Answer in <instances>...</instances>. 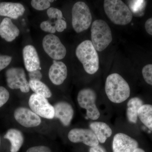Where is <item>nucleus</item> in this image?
<instances>
[{
    "instance_id": "nucleus-1",
    "label": "nucleus",
    "mask_w": 152,
    "mask_h": 152,
    "mask_svg": "<svg viewBox=\"0 0 152 152\" xmlns=\"http://www.w3.org/2000/svg\"><path fill=\"white\" fill-rule=\"evenodd\" d=\"M105 90L109 100L114 103L123 102L130 95V88L127 82L118 73L112 74L108 76Z\"/></svg>"
},
{
    "instance_id": "nucleus-2",
    "label": "nucleus",
    "mask_w": 152,
    "mask_h": 152,
    "mask_svg": "<svg viewBox=\"0 0 152 152\" xmlns=\"http://www.w3.org/2000/svg\"><path fill=\"white\" fill-rule=\"evenodd\" d=\"M104 10L107 16L115 24L125 26L132 20L133 15L126 4L120 0H105Z\"/></svg>"
},
{
    "instance_id": "nucleus-3",
    "label": "nucleus",
    "mask_w": 152,
    "mask_h": 152,
    "mask_svg": "<svg viewBox=\"0 0 152 152\" xmlns=\"http://www.w3.org/2000/svg\"><path fill=\"white\" fill-rule=\"evenodd\" d=\"M76 55L87 73L93 75L97 72L99 56L91 41L86 40L81 43L76 48Z\"/></svg>"
},
{
    "instance_id": "nucleus-4",
    "label": "nucleus",
    "mask_w": 152,
    "mask_h": 152,
    "mask_svg": "<svg viewBox=\"0 0 152 152\" xmlns=\"http://www.w3.org/2000/svg\"><path fill=\"white\" fill-rule=\"evenodd\" d=\"M91 38L95 49L99 52L103 51L113 40L111 30L109 25L103 20H96L92 24Z\"/></svg>"
},
{
    "instance_id": "nucleus-5",
    "label": "nucleus",
    "mask_w": 152,
    "mask_h": 152,
    "mask_svg": "<svg viewBox=\"0 0 152 152\" xmlns=\"http://www.w3.org/2000/svg\"><path fill=\"white\" fill-rule=\"evenodd\" d=\"M72 25L77 33L82 32L89 28L92 22V15L89 7L83 2L79 1L72 9Z\"/></svg>"
},
{
    "instance_id": "nucleus-6",
    "label": "nucleus",
    "mask_w": 152,
    "mask_h": 152,
    "mask_svg": "<svg viewBox=\"0 0 152 152\" xmlns=\"http://www.w3.org/2000/svg\"><path fill=\"white\" fill-rule=\"evenodd\" d=\"M77 101L79 106L86 110L87 117L91 120H97L100 113L96 105V94L94 90L87 88L79 92Z\"/></svg>"
},
{
    "instance_id": "nucleus-7",
    "label": "nucleus",
    "mask_w": 152,
    "mask_h": 152,
    "mask_svg": "<svg viewBox=\"0 0 152 152\" xmlns=\"http://www.w3.org/2000/svg\"><path fill=\"white\" fill-rule=\"evenodd\" d=\"M7 84L12 89H20L23 93L30 91L29 82L27 80L24 70L21 67H12L5 73Z\"/></svg>"
},
{
    "instance_id": "nucleus-8",
    "label": "nucleus",
    "mask_w": 152,
    "mask_h": 152,
    "mask_svg": "<svg viewBox=\"0 0 152 152\" xmlns=\"http://www.w3.org/2000/svg\"><path fill=\"white\" fill-rule=\"evenodd\" d=\"M28 104L31 110L40 117L48 119L54 118V108L46 98L33 94L30 96Z\"/></svg>"
},
{
    "instance_id": "nucleus-9",
    "label": "nucleus",
    "mask_w": 152,
    "mask_h": 152,
    "mask_svg": "<svg viewBox=\"0 0 152 152\" xmlns=\"http://www.w3.org/2000/svg\"><path fill=\"white\" fill-rule=\"evenodd\" d=\"M43 48L49 56L54 60L62 59L66 54V49L57 36L49 34L43 39Z\"/></svg>"
},
{
    "instance_id": "nucleus-10",
    "label": "nucleus",
    "mask_w": 152,
    "mask_h": 152,
    "mask_svg": "<svg viewBox=\"0 0 152 152\" xmlns=\"http://www.w3.org/2000/svg\"><path fill=\"white\" fill-rule=\"evenodd\" d=\"M68 138L73 143L82 142L91 147L96 146L99 144L95 134L91 130L82 128H75L69 131Z\"/></svg>"
},
{
    "instance_id": "nucleus-11",
    "label": "nucleus",
    "mask_w": 152,
    "mask_h": 152,
    "mask_svg": "<svg viewBox=\"0 0 152 152\" xmlns=\"http://www.w3.org/2000/svg\"><path fill=\"white\" fill-rule=\"evenodd\" d=\"M14 115L18 123L25 127H35L42 123L40 117L31 110L25 107H20L16 109Z\"/></svg>"
},
{
    "instance_id": "nucleus-12",
    "label": "nucleus",
    "mask_w": 152,
    "mask_h": 152,
    "mask_svg": "<svg viewBox=\"0 0 152 152\" xmlns=\"http://www.w3.org/2000/svg\"><path fill=\"white\" fill-rule=\"evenodd\" d=\"M138 147L137 141L126 134L118 133L114 136L113 142V152H133Z\"/></svg>"
},
{
    "instance_id": "nucleus-13",
    "label": "nucleus",
    "mask_w": 152,
    "mask_h": 152,
    "mask_svg": "<svg viewBox=\"0 0 152 152\" xmlns=\"http://www.w3.org/2000/svg\"><path fill=\"white\" fill-rule=\"evenodd\" d=\"M55 110L54 118L58 119L65 126L70 125L73 118L74 109L70 104L66 102H59L53 106Z\"/></svg>"
},
{
    "instance_id": "nucleus-14",
    "label": "nucleus",
    "mask_w": 152,
    "mask_h": 152,
    "mask_svg": "<svg viewBox=\"0 0 152 152\" xmlns=\"http://www.w3.org/2000/svg\"><path fill=\"white\" fill-rule=\"evenodd\" d=\"M68 75L67 68L64 63L54 60L50 68L49 77L53 84L59 86L63 83Z\"/></svg>"
},
{
    "instance_id": "nucleus-15",
    "label": "nucleus",
    "mask_w": 152,
    "mask_h": 152,
    "mask_svg": "<svg viewBox=\"0 0 152 152\" xmlns=\"http://www.w3.org/2000/svg\"><path fill=\"white\" fill-rule=\"evenodd\" d=\"M23 58L26 69L28 72L39 69L40 61L35 48L31 45L26 46L23 50Z\"/></svg>"
},
{
    "instance_id": "nucleus-16",
    "label": "nucleus",
    "mask_w": 152,
    "mask_h": 152,
    "mask_svg": "<svg viewBox=\"0 0 152 152\" xmlns=\"http://www.w3.org/2000/svg\"><path fill=\"white\" fill-rule=\"evenodd\" d=\"M25 9L22 4L19 3H0V16L17 19L24 14Z\"/></svg>"
},
{
    "instance_id": "nucleus-17",
    "label": "nucleus",
    "mask_w": 152,
    "mask_h": 152,
    "mask_svg": "<svg viewBox=\"0 0 152 152\" xmlns=\"http://www.w3.org/2000/svg\"><path fill=\"white\" fill-rule=\"evenodd\" d=\"M20 33L18 28L9 18H5L0 24V36L7 42H12Z\"/></svg>"
},
{
    "instance_id": "nucleus-18",
    "label": "nucleus",
    "mask_w": 152,
    "mask_h": 152,
    "mask_svg": "<svg viewBox=\"0 0 152 152\" xmlns=\"http://www.w3.org/2000/svg\"><path fill=\"white\" fill-rule=\"evenodd\" d=\"M90 127L101 143L105 142L107 139L112 135V129L106 123L94 122L91 123Z\"/></svg>"
},
{
    "instance_id": "nucleus-19",
    "label": "nucleus",
    "mask_w": 152,
    "mask_h": 152,
    "mask_svg": "<svg viewBox=\"0 0 152 152\" xmlns=\"http://www.w3.org/2000/svg\"><path fill=\"white\" fill-rule=\"evenodd\" d=\"M4 138L9 140L11 143V152H18L24 141L23 135L20 131L16 129H10L7 131Z\"/></svg>"
},
{
    "instance_id": "nucleus-20",
    "label": "nucleus",
    "mask_w": 152,
    "mask_h": 152,
    "mask_svg": "<svg viewBox=\"0 0 152 152\" xmlns=\"http://www.w3.org/2000/svg\"><path fill=\"white\" fill-rule=\"evenodd\" d=\"M143 105V101L138 97L132 98L128 102L126 113L128 119L130 122L137 123L139 109Z\"/></svg>"
},
{
    "instance_id": "nucleus-21",
    "label": "nucleus",
    "mask_w": 152,
    "mask_h": 152,
    "mask_svg": "<svg viewBox=\"0 0 152 152\" xmlns=\"http://www.w3.org/2000/svg\"><path fill=\"white\" fill-rule=\"evenodd\" d=\"M138 116L141 121L152 131V105H143L139 109Z\"/></svg>"
},
{
    "instance_id": "nucleus-22",
    "label": "nucleus",
    "mask_w": 152,
    "mask_h": 152,
    "mask_svg": "<svg viewBox=\"0 0 152 152\" xmlns=\"http://www.w3.org/2000/svg\"><path fill=\"white\" fill-rule=\"evenodd\" d=\"M29 84L30 88L34 94L46 99L52 96V94L50 90L45 84L41 81L29 80Z\"/></svg>"
},
{
    "instance_id": "nucleus-23",
    "label": "nucleus",
    "mask_w": 152,
    "mask_h": 152,
    "mask_svg": "<svg viewBox=\"0 0 152 152\" xmlns=\"http://www.w3.org/2000/svg\"><path fill=\"white\" fill-rule=\"evenodd\" d=\"M130 10L135 16L141 17L143 15L146 6L145 1H129Z\"/></svg>"
},
{
    "instance_id": "nucleus-24",
    "label": "nucleus",
    "mask_w": 152,
    "mask_h": 152,
    "mask_svg": "<svg viewBox=\"0 0 152 152\" xmlns=\"http://www.w3.org/2000/svg\"><path fill=\"white\" fill-rule=\"evenodd\" d=\"M31 5L34 9L38 11L45 10L50 7V3L47 0H32Z\"/></svg>"
},
{
    "instance_id": "nucleus-25",
    "label": "nucleus",
    "mask_w": 152,
    "mask_h": 152,
    "mask_svg": "<svg viewBox=\"0 0 152 152\" xmlns=\"http://www.w3.org/2000/svg\"><path fill=\"white\" fill-rule=\"evenodd\" d=\"M142 74L145 81L152 86V64L145 66L142 69Z\"/></svg>"
},
{
    "instance_id": "nucleus-26",
    "label": "nucleus",
    "mask_w": 152,
    "mask_h": 152,
    "mask_svg": "<svg viewBox=\"0 0 152 152\" xmlns=\"http://www.w3.org/2000/svg\"><path fill=\"white\" fill-rule=\"evenodd\" d=\"M47 15L49 18L50 19H62L63 14L61 11L58 9L51 7L48 9L47 12Z\"/></svg>"
},
{
    "instance_id": "nucleus-27",
    "label": "nucleus",
    "mask_w": 152,
    "mask_h": 152,
    "mask_svg": "<svg viewBox=\"0 0 152 152\" xmlns=\"http://www.w3.org/2000/svg\"><path fill=\"white\" fill-rule=\"evenodd\" d=\"M41 29L46 32L50 33V34H54L56 33L54 25L52 24L50 21L49 20L45 21L41 23L40 26Z\"/></svg>"
},
{
    "instance_id": "nucleus-28",
    "label": "nucleus",
    "mask_w": 152,
    "mask_h": 152,
    "mask_svg": "<svg viewBox=\"0 0 152 152\" xmlns=\"http://www.w3.org/2000/svg\"><path fill=\"white\" fill-rule=\"evenodd\" d=\"M10 93L4 87L0 86V108L2 107L8 101Z\"/></svg>"
},
{
    "instance_id": "nucleus-29",
    "label": "nucleus",
    "mask_w": 152,
    "mask_h": 152,
    "mask_svg": "<svg viewBox=\"0 0 152 152\" xmlns=\"http://www.w3.org/2000/svg\"><path fill=\"white\" fill-rule=\"evenodd\" d=\"M12 57L7 55H0V72L10 64Z\"/></svg>"
},
{
    "instance_id": "nucleus-30",
    "label": "nucleus",
    "mask_w": 152,
    "mask_h": 152,
    "mask_svg": "<svg viewBox=\"0 0 152 152\" xmlns=\"http://www.w3.org/2000/svg\"><path fill=\"white\" fill-rule=\"evenodd\" d=\"M26 152H52V151L46 146L39 145L29 148Z\"/></svg>"
},
{
    "instance_id": "nucleus-31",
    "label": "nucleus",
    "mask_w": 152,
    "mask_h": 152,
    "mask_svg": "<svg viewBox=\"0 0 152 152\" xmlns=\"http://www.w3.org/2000/svg\"><path fill=\"white\" fill-rule=\"evenodd\" d=\"M54 26L56 31L58 32H62L66 28V23L63 19L57 20L55 22Z\"/></svg>"
},
{
    "instance_id": "nucleus-32",
    "label": "nucleus",
    "mask_w": 152,
    "mask_h": 152,
    "mask_svg": "<svg viewBox=\"0 0 152 152\" xmlns=\"http://www.w3.org/2000/svg\"><path fill=\"white\" fill-rule=\"evenodd\" d=\"M28 76L29 80L41 81L42 78V75L39 69L29 72Z\"/></svg>"
},
{
    "instance_id": "nucleus-33",
    "label": "nucleus",
    "mask_w": 152,
    "mask_h": 152,
    "mask_svg": "<svg viewBox=\"0 0 152 152\" xmlns=\"http://www.w3.org/2000/svg\"><path fill=\"white\" fill-rule=\"evenodd\" d=\"M145 28L147 33L152 36V18L148 19L146 21Z\"/></svg>"
},
{
    "instance_id": "nucleus-34",
    "label": "nucleus",
    "mask_w": 152,
    "mask_h": 152,
    "mask_svg": "<svg viewBox=\"0 0 152 152\" xmlns=\"http://www.w3.org/2000/svg\"><path fill=\"white\" fill-rule=\"evenodd\" d=\"M89 152H107V151L103 147L98 145L96 146L91 147L89 149Z\"/></svg>"
},
{
    "instance_id": "nucleus-35",
    "label": "nucleus",
    "mask_w": 152,
    "mask_h": 152,
    "mask_svg": "<svg viewBox=\"0 0 152 152\" xmlns=\"http://www.w3.org/2000/svg\"><path fill=\"white\" fill-rule=\"evenodd\" d=\"M133 152H145L141 148H138L136 149Z\"/></svg>"
},
{
    "instance_id": "nucleus-36",
    "label": "nucleus",
    "mask_w": 152,
    "mask_h": 152,
    "mask_svg": "<svg viewBox=\"0 0 152 152\" xmlns=\"http://www.w3.org/2000/svg\"><path fill=\"white\" fill-rule=\"evenodd\" d=\"M49 1V2H50V3L53 2L54 1H50H50Z\"/></svg>"
},
{
    "instance_id": "nucleus-37",
    "label": "nucleus",
    "mask_w": 152,
    "mask_h": 152,
    "mask_svg": "<svg viewBox=\"0 0 152 152\" xmlns=\"http://www.w3.org/2000/svg\"><path fill=\"white\" fill-rule=\"evenodd\" d=\"M0 144H1V139H0Z\"/></svg>"
}]
</instances>
